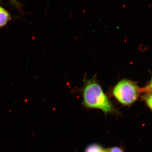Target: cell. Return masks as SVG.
<instances>
[{
    "label": "cell",
    "instance_id": "6da1fadb",
    "mask_svg": "<svg viewBox=\"0 0 152 152\" xmlns=\"http://www.w3.org/2000/svg\"><path fill=\"white\" fill-rule=\"evenodd\" d=\"M82 93L83 103L87 108L98 109L106 114L115 112L113 104L96 78L85 81Z\"/></svg>",
    "mask_w": 152,
    "mask_h": 152
},
{
    "label": "cell",
    "instance_id": "7a4b0ae2",
    "mask_svg": "<svg viewBox=\"0 0 152 152\" xmlns=\"http://www.w3.org/2000/svg\"><path fill=\"white\" fill-rule=\"evenodd\" d=\"M141 92L135 82L124 79L118 82L113 88L112 94L120 103L129 106L134 103Z\"/></svg>",
    "mask_w": 152,
    "mask_h": 152
},
{
    "label": "cell",
    "instance_id": "3957f363",
    "mask_svg": "<svg viewBox=\"0 0 152 152\" xmlns=\"http://www.w3.org/2000/svg\"><path fill=\"white\" fill-rule=\"evenodd\" d=\"M12 18L10 13L0 5V29L5 27Z\"/></svg>",
    "mask_w": 152,
    "mask_h": 152
},
{
    "label": "cell",
    "instance_id": "277c9868",
    "mask_svg": "<svg viewBox=\"0 0 152 152\" xmlns=\"http://www.w3.org/2000/svg\"><path fill=\"white\" fill-rule=\"evenodd\" d=\"M104 150L102 146L94 143L88 146L85 150V152H104Z\"/></svg>",
    "mask_w": 152,
    "mask_h": 152
},
{
    "label": "cell",
    "instance_id": "5b68a950",
    "mask_svg": "<svg viewBox=\"0 0 152 152\" xmlns=\"http://www.w3.org/2000/svg\"><path fill=\"white\" fill-rule=\"evenodd\" d=\"M104 152H124L122 149L118 147H114L104 150Z\"/></svg>",
    "mask_w": 152,
    "mask_h": 152
},
{
    "label": "cell",
    "instance_id": "8992f818",
    "mask_svg": "<svg viewBox=\"0 0 152 152\" xmlns=\"http://www.w3.org/2000/svg\"><path fill=\"white\" fill-rule=\"evenodd\" d=\"M146 103L152 110V93L148 95L145 98Z\"/></svg>",
    "mask_w": 152,
    "mask_h": 152
},
{
    "label": "cell",
    "instance_id": "52a82bcc",
    "mask_svg": "<svg viewBox=\"0 0 152 152\" xmlns=\"http://www.w3.org/2000/svg\"><path fill=\"white\" fill-rule=\"evenodd\" d=\"M8 1H9L10 2L11 4H13L14 6H15V7L18 10H21V7H20V4L16 0H8Z\"/></svg>",
    "mask_w": 152,
    "mask_h": 152
},
{
    "label": "cell",
    "instance_id": "ba28073f",
    "mask_svg": "<svg viewBox=\"0 0 152 152\" xmlns=\"http://www.w3.org/2000/svg\"><path fill=\"white\" fill-rule=\"evenodd\" d=\"M150 88H151L152 89V77L151 79V83H150Z\"/></svg>",
    "mask_w": 152,
    "mask_h": 152
}]
</instances>
